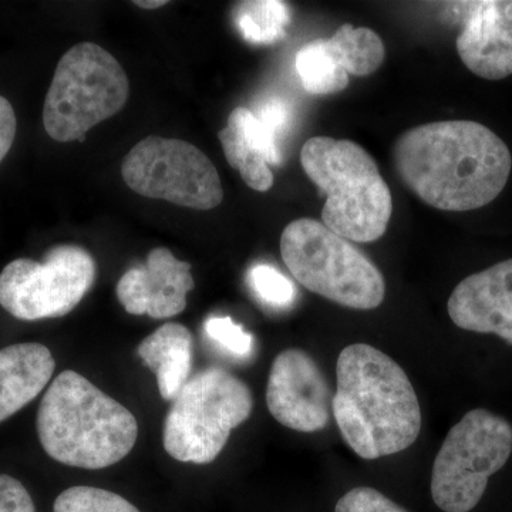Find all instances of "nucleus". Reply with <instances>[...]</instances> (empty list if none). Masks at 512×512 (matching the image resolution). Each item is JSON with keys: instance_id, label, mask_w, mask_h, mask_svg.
Segmentation results:
<instances>
[{"instance_id": "1", "label": "nucleus", "mask_w": 512, "mask_h": 512, "mask_svg": "<svg viewBox=\"0 0 512 512\" xmlns=\"http://www.w3.org/2000/svg\"><path fill=\"white\" fill-rule=\"evenodd\" d=\"M403 184L430 207L471 211L503 192L511 174L507 144L470 120L436 121L410 128L393 148Z\"/></svg>"}, {"instance_id": "26", "label": "nucleus", "mask_w": 512, "mask_h": 512, "mask_svg": "<svg viewBox=\"0 0 512 512\" xmlns=\"http://www.w3.org/2000/svg\"><path fill=\"white\" fill-rule=\"evenodd\" d=\"M0 512H36L25 485L8 474H0Z\"/></svg>"}, {"instance_id": "29", "label": "nucleus", "mask_w": 512, "mask_h": 512, "mask_svg": "<svg viewBox=\"0 0 512 512\" xmlns=\"http://www.w3.org/2000/svg\"><path fill=\"white\" fill-rule=\"evenodd\" d=\"M167 3V0H137V2H134V5L143 9H158L161 6L167 5Z\"/></svg>"}, {"instance_id": "6", "label": "nucleus", "mask_w": 512, "mask_h": 512, "mask_svg": "<svg viewBox=\"0 0 512 512\" xmlns=\"http://www.w3.org/2000/svg\"><path fill=\"white\" fill-rule=\"evenodd\" d=\"M130 83L116 57L92 42L64 53L43 106L46 133L59 143L83 141L101 121L124 109Z\"/></svg>"}, {"instance_id": "21", "label": "nucleus", "mask_w": 512, "mask_h": 512, "mask_svg": "<svg viewBox=\"0 0 512 512\" xmlns=\"http://www.w3.org/2000/svg\"><path fill=\"white\" fill-rule=\"evenodd\" d=\"M53 512H140L126 498L103 488L76 485L67 488L53 505Z\"/></svg>"}, {"instance_id": "27", "label": "nucleus", "mask_w": 512, "mask_h": 512, "mask_svg": "<svg viewBox=\"0 0 512 512\" xmlns=\"http://www.w3.org/2000/svg\"><path fill=\"white\" fill-rule=\"evenodd\" d=\"M16 128H18V121H16L15 110L8 99L0 96V163L5 160L13 146Z\"/></svg>"}, {"instance_id": "22", "label": "nucleus", "mask_w": 512, "mask_h": 512, "mask_svg": "<svg viewBox=\"0 0 512 512\" xmlns=\"http://www.w3.org/2000/svg\"><path fill=\"white\" fill-rule=\"evenodd\" d=\"M249 285L259 301L272 308L285 309L295 302L296 288L278 269L269 265H255L249 271Z\"/></svg>"}, {"instance_id": "8", "label": "nucleus", "mask_w": 512, "mask_h": 512, "mask_svg": "<svg viewBox=\"0 0 512 512\" xmlns=\"http://www.w3.org/2000/svg\"><path fill=\"white\" fill-rule=\"evenodd\" d=\"M512 453V426L476 409L451 427L431 471V497L444 512H470Z\"/></svg>"}, {"instance_id": "25", "label": "nucleus", "mask_w": 512, "mask_h": 512, "mask_svg": "<svg viewBox=\"0 0 512 512\" xmlns=\"http://www.w3.org/2000/svg\"><path fill=\"white\" fill-rule=\"evenodd\" d=\"M335 512H409L370 487H357L343 495Z\"/></svg>"}, {"instance_id": "5", "label": "nucleus", "mask_w": 512, "mask_h": 512, "mask_svg": "<svg viewBox=\"0 0 512 512\" xmlns=\"http://www.w3.org/2000/svg\"><path fill=\"white\" fill-rule=\"evenodd\" d=\"M281 254L299 284L329 301L357 311L379 308L384 301L379 268L323 222L292 221L282 232Z\"/></svg>"}, {"instance_id": "16", "label": "nucleus", "mask_w": 512, "mask_h": 512, "mask_svg": "<svg viewBox=\"0 0 512 512\" xmlns=\"http://www.w3.org/2000/svg\"><path fill=\"white\" fill-rule=\"evenodd\" d=\"M137 355L156 375L161 397L173 402L191 379L192 333L181 323H165L138 345Z\"/></svg>"}, {"instance_id": "3", "label": "nucleus", "mask_w": 512, "mask_h": 512, "mask_svg": "<svg viewBox=\"0 0 512 512\" xmlns=\"http://www.w3.org/2000/svg\"><path fill=\"white\" fill-rule=\"evenodd\" d=\"M36 427L47 456L84 470L120 463L138 437L134 414L73 370H64L46 390Z\"/></svg>"}, {"instance_id": "20", "label": "nucleus", "mask_w": 512, "mask_h": 512, "mask_svg": "<svg viewBox=\"0 0 512 512\" xmlns=\"http://www.w3.org/2000/svg\"><path fill=\"white\" fill-rule=\"evenodd\" d=\"M225 158L239 171L242 180L252 190L265 192L274 185V174L264 156L231 124L218 133Z\"/></svg>"}, {"instance_id": "17", "label": "nucleus", "mask_w": 512, "mask_h": 512, "mask_svg": "<svg viewBox=\"0 0 512 512\" xmlns=\"http://www.w3.org/2000/svg\"><path fill=\"white\" fill-rule=\"evenodd\" d=\"M332 56L348 74L369 76L382 66L384 50L382 37L367 28L340 26L338 32L326 39Z\"/></svg>"}, {"instance_id": "10", "label": "nucleus", "mask_w": 512, "mask_h": 512, "mask_svg": "<svg viewBox=\"0 0 512 512\" xmlns=\"http://www.w3.org/2000/svg\"><path fill=\"white\" fill-rule=\"evenodd\" d=\"M96 279V262L86 249L59 245L42 262L15 259L0 274V306L13 318H62L73 311Z\"/></svg>"}, {"instance_id": "14", "label": "nucleus", "mask_w": 512, "mask_h": 512, "mask_svg": "<svg viewBox=\"0 0 512 512\" xmlns=\"http://www.w3.org/2000/svg\"><path fill=\"white\" fill-rule=\"evenodd\" d=\"M447 311L458 328L493 333L512 345V258L463 279Z\"/></svg>"}, {"instance_id": "4", "label": "nucleus", "mask_w": 512, "mask_h": 512, "mask_svg": "<svg viewBox=\"0 0 512 512\" xmlns=\"http://www.w3.org/2000/svg\"><path fill=\"white\" fill-rule=\"evenodd\" d=\"M306 175L328 195L322 222L348 241L382 238L393 212L392 192L373 157L355 141L312 137L303 144Z\"/></svg>"}, {"instance_id": "11", "label": "nucleus", "mask_w": 512, "mask_h": 512, "mask_svg": "<svg viewBox=\"0 0 512 512\" xmlns=\"http://www.w3.org/2000/svg\"><path fill=\"white\" fill-rule=\"evenodd\" d=\"M333 396L328 380L311 355L301 349H288L275 357L266 387V404L282 426L301 433L325 429Z\"/></svg>"}, {"instance_id": "7", "label": "nucleus", "mask_w": 512, "mask_h": 512, "mask_svg": "<svg viewBox=\"0 0 512 512\" xmlns=\"http://www.w3.org/2000/svg\"><path fill=\"white\" fill-rule=\"evenodd\" d=\"M165 417L163 443L181 463L210 464L224 450L232 430L251 417V389L221 367L192 376Z\"/></svg>"}, {"instance_id": "15", "label": "nucleus", "mask_w": 512, "mask_h": 512, "mask_svg": "<svg viewBox=\"0 0 512 512\" xmlns=\"http://www.w3.org/2000/svg\"><path fill=\"white\" fill-rule=\"evenodd\" d=\"M55 369V357L40 343H18L0 349V423L33 402L45 390Z\"/></svg>"}, {"instance_id": "13", "label": "nucleus", "mask_w": 512, "mask_h": 512, "mask_svg": "<svg viewBox=\"0 0 512 512\" xmlns=\"http://www.w3.org/2000/svg\"><path fill=\"white\" fill-rule=\"evenodd\" d=\"M463 12L457 52L468 70L487 80L512 74V0L454 3Z\"/></svg>"}, {"instance_id": "12", "label": "nucleus", "mask_w": 512, "mask_h": 512, "mask_svg": "<svg viewBox=\"0 0 512 512\" xmlns=\"http://www.w3.org/2000/svg\"><path fill=\"white\" fill-rule=\"evenodd\" d=\"M192 289L191 265L178 261L170 249L154 248L146 264L134 266L121 276L116 293L131 315L167 319L185 311Z\"/></svg>"}, {"instance_id": "23", "label": "nucleus", "mask_w": 512, "mask_h": 512, "mask_svg": "<svg viewBox=\"0 0 512 512\" xmlns=\"http://www.w3.org/2000/svg\"><path fill=\"white\" fill-rule=\"evenodd\" d=\"M228 124L241 131L242 136L247 138L249 143L264 156L266 163L281 164L282 158L278 146H276V134L252 111L245 107H237L229 114Z\"/></svg>"}, {"instance_id": "19", "label": "nucleus", "mask_w": 512, "mask_h": 512, "mask_svg": "<svg viewBox=\"0 0 512 512\" xmlns=\"http://www.w3.org/2000/svg\"><path fill=\"white\" fill-rule=\"evenodd\" d=\"M234 19L245 40L271 45L284 37L291 15L286 3L279 0H249L235 6Z\"/></svg>"}, {"instance_id": "2", "label": "nucleus", "mask_w": 512, "mask_h": 512, "mask_svg": "<svg viewBox=\"0 0 512 512\" xmlns=\"http://www.w3.org/2000/svg\"><path fill=\"white\" fill-rule=\"evenodd\" d=\"M332 413L360 458L393 456L414 444L421 409L409 376L382 350L356 343L340 352Z\"/></svg>"}, {"instance_id": "24", "label": "nucleus", "mask_w": 512, "mask_h": 512, "mask_svg": "<svg viewBox=\"0 0 512 512\" xmlns=\"http://www.w3.org/2000/svg\"><path fill=\"white\" fill-rule=\"evenodd\" d=\"M208 338L235 357H248L254 349V338L229 316H211L204 325Z\"/></svg>"}, {"instance_id": "28", "label": "nucleus", "mask_w": 512, "mask_h": 512, "mask_svg": "<svg viewBox=\"0 0 512 512\" xmlns=\"http://www.w3.org/2000/svg\"><path fill=\"white\" fill-rule=\"evenodd\" d=\"M262 123L266 124L278 136L282 128L288 123V110L279 100H271L265 103L259 110V114H255Z\"/></svg>"}, {"instance_id": "9", "label": "nucleus", "mask_w": 512, "mask_h": 512, "mask_svg": "<svg viewBox=\"0 0 512 512\" xmlns=\"http://www.w3.org/2000/svg\"><path fill=\"white\" fill-rule=\"evenodd\" d=\"M128 187L143 197L208 211L224 200L214 163L191 143L150 136L131 148L121 165Z\"/></svg>"}, {"instance_id": "18", "label": "nucleus", "mask_w": 512, "mask_h": 512, "mask_svg": "<svg viewBox=\"0 0 512 512\" xmlns=\"http://www.w3.org/2000/svg\"><path fill=\"white\" fill-rule=\"evenodd\" d=\"M296 72L306 92L326 96L348 87L349 74L330 53L326 39H316L299 50L295 60Z\"/></svg>"}]
</instances>
